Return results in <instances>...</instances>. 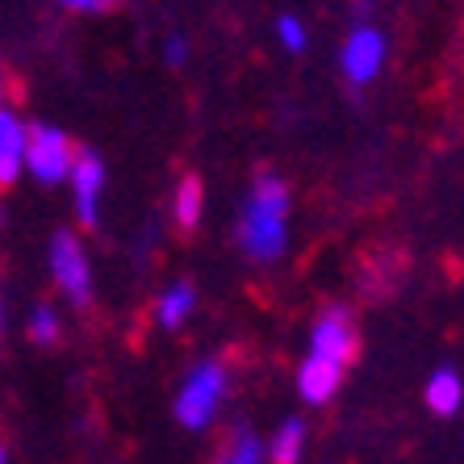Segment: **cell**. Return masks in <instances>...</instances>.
Listing matches in <instances>:
<instances>
[{
  "label": "cell",
  "mask_w": 464,
  "mask_h": 464,
  "mask_svg": "<svg viewBox=\"0 0 464 464\" xmlns=\"http://www.w3.org/2000/svg\"><path fill=\"white\" fill-rule=\"evenodd\" d=\"M51 272H54V281H59V289H63L72 302L88 305V297H92L88 259H84V251H80V243L72 235H54V243H51Z\"/></svg>",
  "instance_id": "cell-4"
},
{
  "label": "cell",
  "mask_w": 464,
  "mask_h": 464,
  "mask_svg": "<svg viewBox=\"0 0 464 464\" xmlns=\"http://www.w3.org/2000/svg\"><path fill=\"white\" fill-rule=\"evenodd\" d=\"M0 460H5V443H0Z\"/></svg>",
  "instance_id": "cell-19"
},
{
  "label": "cell",
  "mask_w": 464,
  "mask_h": 464,
  "mask_svg": "<svg viewBox=\"0 0 464 464\" xmlns=\"http://www.w3.org/2000/svg\"><path fill=\"white\" fill-rule=\"evenodd\" d=\"M25 168V126L0 109V184H13Z\"/></svg>",
  "instance_id": "cell-9"
},
{
  "label": "cell",
  "mask_w": 464,
  "mask_h": 464,
  "mask_svg": "<svg viewBox=\"0 0 464 464\" xmlns=\"http://www.w3.org/2000/svg\"><path fill=\"white\" fill-rule=\"evenodd\" d=\"M460 398H464V385H460V377H456L452 368H440L431 377V385H427V406H431L435 414H456L460 411Z\"/></svg>",
  "instance_id": "cell-10"
},
{
  "label": "cell",
  "mask_w": 464,
  "mask_h": 464,
  "mask_svg": "<svg viewBox=\"0 0 464 464\" xmlns=\"http://www.w3.org/2000/svg\"><path fill=\"white\" fill-rule=\"evenodd\" d=\"M276 38L285 43V51H302L305 46V25L297 22V17H281V22H276Z\"/></svg>",
  "instance_id": "cell-16"
},
{
  "label": "cell",
  "mask_w": 464,
  "mask_h": 464,
  "mask_svg": "<svg viewBox=\"0 0 464 464\" xmlns=\"http://www.w3.org/2000/svg\"><path fill=\"white\" fill-rule=\"evenodd\" d=\"M264 448H259V440L251 431H243V435H235V448L227 452V460L230 464H256V460H264Z\"/></svg>",
  "instance_id": "cell-15"
},
{
  "label": "cell",
  "mask_w": 464,
  "mask_h": 464,
  "mask_svg": "<svg viewBox=\"0 0 464 464\" xmlns=\"http://www.w3.org/2000/svg\"><path fill=\"white\" fill-rule=\"evenodd\" d=\"M302 443H305V427L297 419H289V422H281V431H276V440H272L268 456L272 460H281V464H289V460L302 456Z\"/></svg>",
  "instance_id": "cell-13"
},
{
  "label": "cell",
  "mask_w": 464,
  "mask_h": 464,
  "mask_svg": "<svg viewBox=\"0 0 464 464\" xmlns=\"http://www.w3.org/2000/svg\"><path fill=\"white\" fill-rule=\"evenodd\" d=\"M193 302H197L193 285H172V289L163 293V297H160V326H163V331H176V326L188 318Z\"/></svg>",
  "instance_id": "cell-11"
},
{
  "label": "cell",
  "mask_w": 464,
  "mask_h": 464,
  "mask_svg": "<svg viewBox=\"0 0 464 464\" xmlns=\"http://www.w3.org/2000/svg\"><path fill=\"white\" fill-rule=\"evenodd\" d=\"M168 63H184V43H180V38H172V43H168Z\"/></svg>",
  "instance_id": "cell-18"
},
{
  "label": "cell",
  "mask_w": 464,
  "mask_h": 464,
  "mask_svg": "<svg viewBox=\"0 0 464 464\" xmlns=\"http://www.w3.org/2000/svg\"><path fill=\"white\" fill-rule=\"evenodd\" d=\"M72 160H76V151H72V142H67L63 130H54V126L25 130V168H30L43 184L67 180Z\"/></svg>",
  "instance_id": "cell-3"
},
{
  "label": "cell",
  "mask_w": 464,
  "mask_h": 464,
  "mask_svg": "<svg viewBox=\"0 0 464 464\" xmlns=\"http://www.w3.org/2000/svg\"><path fill=\"white\" fill-rule=\"evenodd\" d=\"M339 372H343V364H335V360H323L314 356L302 364V372H297V389H302V398L314 401V406H323V401H331V393L339 389Z\"/></svg>",
  "instance_id": "cell-8"
},
{
  "label": "cell",
  "mask_w": 464,
  "mask_h": 464,
  "mask_svg": "<svg viewBox=\"0 0 464 464\" xmlns=\"http://www.w3.org/2000/svg\"><path fill=\"white\" fill-rule=\"evenodd\" d=\"M222 393H227V372L222 364H201L193 368V377L184 381L180 398H176V419L188 431H206L214 422L218 406H222Z\"/></svg>",
  "instance_id": "cell-2"
},
{
  "label": "cell",
  "mask_w": 464,
  "mask_h": 464,
  "mask_svg": "<svg viewBox=\"0 0 464 464\" xmlns=\"http://www.w3.org/2000/svg\"><path fill=\"white\" fill-rule=\"evenodd\" d=\"M285 214H289V188L276 176H259L256 193L247 197V209L238 218V247L259 264L285 251Z\"/></svg>",
  "instance_id": "cell-1"
},
{
  "label": "cell",
  "mask_w": 464,
  "mask_h": 464,
  "mask_svg": "<svg viewBox=\"0 0 464 464\" xmlns=\"http://www.w3.org/2000/svg\"><path fill=\"white\" fill-rule=\"evenodd\" d=\"M25 331H30L34 343H54V339H59V318H54V310L38 305V310L30 314V323H25Z\"/></svg>",
  "instance_id": "cell-14"
},
{
  "label": "cell",
  "mask_w": 464,
  "mask_h": 464,
  "mask_svg": "<svg viewBox=\"0 0 464 464\" xmlns=\"http://www.w3.org/2000/svg\"><path fill=\"white\" fill-rule=\"evenodd\" d=\"M0 97H5V84H0Z\"/></svg>",
  "instance_id": "cell-20"
},
{
  "label": "cell",
  "mask_w": 464,
  "mask_h": 464,
  "mask_svg": "<svg viewBox=\"0 0 464 464\" xmlns=\"http://www.w3.org/2000/svg\"><path fill=\"white\" fill-rule=\"evenodd\" d=\"M172 209H176V227L180 230H193L197 218H201V180L197 176H184L180 188L172 197Z\"/></svg>",
  "instance_id": "cell-12"
},
{
  "label": "cell",
  "mask_w": 464,
  "mask_h": 464,
  "mask_svg": "<svg viewBox=\"0 0 464 464\" xmlns=\"http://www.w3.org/2000/svg\"><path fill=\"white\" fill-rule=\"evenodd\" d=\"M381 63H385V38H381L377 30H356L352 38H347L343 46V72L352 84H368V80L381 72Z\"/></svg>",
  "instance_id": "cell-6"
},
{
  "label": "cell",
  "mask_w": 464,
  "mask_h": 464,
  "mask_svg": "<svg viewBox=\"0 0 464 464\" xmlns=\"http://www.w3.org/2000/svg\"><path fill=\"white\" fill-rule=\"evenodd\" d=\"M59 5H67V9H84V13H92V9H101L105 0H59Z\"/></svg>",
  "instance_id": "cell-17"
},
{
  "label": "cell",
  "mask_w": 464,
  "mask_h": 464,
  "mask_svg": "<svg viewBox=\"0 0 464 464\" xmlns=\"http://www.w3.org/2000/svg\"><path fill=\"white\" fill-rule=\"evenodd\" d=\"M310 352L323 360H335V364H347V360L356 356V335H352V326H347L343 310H331L323 314L310 331Z\"/></svg>",
  "instance_id": "cell-5"
},
{
  "label": "cell",
  "mask_w": 464,
  "mask_h": 464,
  "mask_svg": "<svg viewBox=\"0 0 464 464\" xmlns=\"http://www.w3.org/2000/svg\"><path fill=\"white\" fill-rule=\"evenodd\" d=\"M72 188H76V214H80V222L84 227H92L97 222V197H101V188H105V168H101V160L97 155H76L72 160Z\"/></svg>",
  "instance_id": "cell-7"
}]
</instances>
